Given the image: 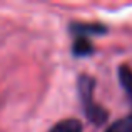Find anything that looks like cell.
<instances>
[{
    "instance_id": "1",
    "label": "cell",
    "mask_w": 132,
    "mask_h": 132,
    "mask_svg": "<svg viewBox=\"0 0 132 132\" xmlns=\"http://www.w3.org/2000/svg\"><path fill=\"white\" fill-rule=\"evenodd\" d=\"M94 85H95L94 79L87 75H82L79 79V92H80V99L84 104V112L87 119L92 120L94 124H104L109 117V112L94 102Z\"/></svg>"
},
{
    "instance_id": "2",
    "label": "cell",
    "mask_w": 132,
    "mask_h": 132,
    "mask_svg": "<svg viewBox=\"0 0 132 132\" xmlns=\"http://www.w3.org/2000/svg\"><path fill=\"white\" fill-rule=\"evenodd\" d=\"M70 32L75 34L77 37H84L87 39L90 35H102V34H107V27L100 25V23H70Z\"/></svg>"
},
{
    "instance_id": "3",
    "label": "cell",
    "mask_w": 132,
    "mask_h": 132,
    "mask_svg": "<svg viewBox=\"0 0 132 132\" xmlns=\"http://www.w3.org/2000/svg\"><path fill=\"white\" fill-rule=\"evenodd\" d=\"M92 52H94V45H92V42H89V39L75 37L74 45H72V54L75 57H87Z\"/></svg>"
},
{
    "instance_id": "4",
    "label": "cell",
    "mask_w": 132,
    "mask_h": 132,
    "mask_svg": "<svg viewBox=\"0 0 132 132\" xmlns=\"http://www.w3.org/2000/svg\"><path fill=\"white\" fill-rule=\"evenodd\" d=\"M48 132H84L82 122L77 119H65L57 122Z\"/></svg>"
},
{
    "instance_id": "5",
    "label": "cell",
    "mask_w": 132,
    "mask_h": 132,
    "mask_svg": "<svg viewBox=\"0 0 132 132\" xmlns=\"http://www.w3.org/2000/svg\"><path fill=\"white\" fill-rule=\"evenodd\" d=\"M119 80H120V85L126 90L127 97H129V100L132 104V69L129 65L119 67Z\"/></svg>"
},
{
    "instance_id": "6",
    "label": "cell",
    "mask_w": 132,
    "mask_h": 132,
    "mask_svg": "<svg viewBox=\"0 0 132 132\" xmlns=\"http://www.w3.org/2000/svg\"><path fill=\"white\" fill-rule=\"evenodd\" d=\"M105 132H132V114L122 117L120 120L110 124L105 129Z\"/></svg>"
}]
</instances>
